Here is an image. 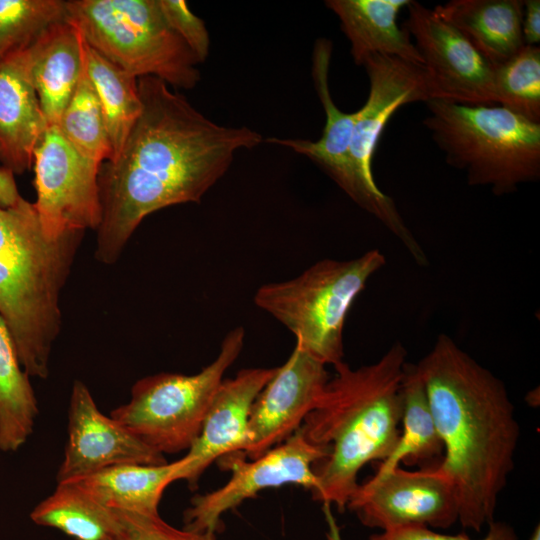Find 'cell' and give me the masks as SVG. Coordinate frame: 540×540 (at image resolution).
<instances>
[{"label": "cell", "mask_w": 540, "mask_h": 540, "mask_svg": "<svg viewBox=\"0 0 540 540\" xmlns=\"http://www.w3.org/2000/svg\"><path fill=\"white\" fill-rule=\"evenodd\" d=\"M416 368L444 446L440 466L455 485L458 521L479 532L494 521L514 467V406L504 383L445 334Z\"/></svg>", "instance_id": "obj_2"}, {"label": "cell", "mask_w": 540, "mask_h": 540, "mask_svg": "<svg viewBox=\"0 0 540 540\" xmlns=\"http://www.w3.org/2000/svg\"><path fill=\"white\" fill-rule=\"evenodd\" d=\"M67 442L57 482H69L107 467L122 464L167 463L159 453L111 416L103 414L88 387L73 383L69 408Z\"/></svg>", "instance_id": "obj_15"}, {"label": "cell", "mask_w": 540, "mask_h": 540, "mask_svg": "<svg viewBox=\"0 0 540 540\" xmlns=\"http://www.w3.org/2000/svg\"><path fill=\"white\" fill-rule=\"evenodd\" d=\"M241 326L223 338L215 360L192 375L158 373L138 380L129 401L110 416L159 453L189 450L227 369L244 345Z\"/></svg>", "instance_id": "obj_8"}, {"label": "cell", "mask_w": 540, "mask_h": 540, "mask_svg": "<svg viewBox=\"0 0 540 540\" xmlns=\"http://www.w3.org/2000/svg\"><path fill=\"white\" fill-rule=\"evenodd\" d=\"M485 537L478 540H517L513 528L503 522L495 520L488 525ZM369 540H475L466 534L446 535L437 533L429 527L421 525H407L384 530L370 536Z\"/></svg>", "instance_id": "obj_32"}, {"label": "cell", "mask_w": 540, "mask_h": 540, "mask_svg": "<svg viewBox=\"0 0 540 540\" xmlns=\"http://www.w3.org/2000/svg\"><path fill=\"white\" fill-rule=\"evenodd\" d=\"M402 417L397 446L382 461L375 474H382L404 463L420 469L438 466L444 446L432 415L428 396L416 365L404 366L401 382Z\"/></svg>", "instance_id": "obj_23"}, {"label": "cell", "mask_w": 540, "mask_h": 540, "mask_svg": "<svg viewBox=\"0 0 540 540\" xmlns=\"http://www.w3.org/2000/svg\"><path fill=\"white\" fill-rule=\"evenodd\" d=\"M403 29L417 48L437 93V99L495 106L494 67L465 36L434 9L417 1L407 4Z\"/></svg>", "instance_id": "obj_13"}, {"label": "cell", "mask_w": 540, "mask_h": 540, "mask_svg": "<svg viewBox=\"0 0 540 540\" xmlns=\"http://www.w3.org/2000/svg\"><path fill=\"white\" fill-rule=\"evenodd\" d=\"M497 105L540 124V47L524 45L494 67Z\"/></svg>", "instance_id": "obj_28"}, {"label": "cell", "mask_w": 540, "mask_h": 540, "mask_svg": "<svg viewBox=\"0 0 540 540\" xmlns=\"http://www.w3.org/2000/svg\"><path fill=\"white\" fill-rule=\"evenodd\" d=\"M329 379L326 365L295 345L252 406L241 454L250 460L258 458L294 434L318 403Z\"/></svg>", "instance_id": "obj_14"}, {"label": "cell", "mask_w": 540, "mask_h": 540, "mask_svg": "<svg viewBox=\"0 0 540 540\" xmlns=\"http://www.w3.org/2000/svg\"><path fill=\"white\" fill-rule=\"evenodd\" d=\"M161 11L174 32L183 40L199 63L206 61L210 37L204 21L184 0H158Z\"/></svg>", "instance_id": "obj_30"}, {"label": "cell", "mask_w": 540, "mask_h": 540, "mask_svg": "<svg viewBox=\"0 0 540 540\" xmlns=\"http://www.w3.org/2000/svg\"><path fill=\"white\" fill-rule=\"evenodd\" d=\"M84 233L49 237L34 203L22 196L0 206V316L29 377L49 375L62 326L60 295Z\"/></svg>", "instance_id": "obj_4"}, {"label": "cell", "mask_w": 540, "mask_h": 540, "mask_svg": "<svg viewBox=\"0 0 540 540\" xmlns=\"http://www.w3.org/2000/svg\"><path fill=\"white\" fill-rule=\"evenodd\" d=\"M434 10L493 67L512 58L525 45L523 0H452Z\"/></svg>", "instance_id": "obj_21"}, {"label": "cell", "mask_w": 540, "mask_h": 540, "mask_svg": "<svg viewBox=\"0 0 540 540\" xmlns=\"http://www.w3.org/2000/svg\"><path fill=\"white\" fill-rule=\"evenodd\" d=\"M406 356L396 342L372 364L353 369L342 361L333 366L334 377L299 428L310 443L328 449L313 467L315 500L344 512L360 470L369 462L384 461L397 446Z\"/></svg>", "instance_id": "obj_3"}, {"label": "cell", "mask_w": 540, "mask_h": 540, "mask_svg": "<svg viewBox=\"0 0 540 540\" xmlns=\"http://www.w3.org/2000/svg\"><path fill=\"white\" fill-rule=\"evenodd\" d=\"M67 17L63 0H0V62L30 48Z\"/></svg>", "instance_id": "obj_29"}, {"label": "cell", "mask_w": 540, "mask_h": 540, "mask_svg": "<svg viewBox=\"0 0 540 540\" xmlns=\"http://www.w3.org/2000/svg\"><path fill=\"white\" fill-rule=\"evenodd\" d=\"M40 526L58 529L76 540H106L122 535L116 510L103 506L73 482L58 483L31 512Z\"/></svg>", "instance_id": "obj_24"}, {"label": "cell", "mask_w": 540, "mask_h": 540, "mask_svg": "<svg viewBox=\"0 0 540 540\" xmlns=\"http://www.w3.org/2000/svg\"><path fill=\"white\" fill-rule=\"evenodd\" d=\"M332 43L319 38L312 54V78L325 112V125L316 140L268 138V143L288 147L318 165L356 204L378 220L379 211L358 181L352 167L350 148L357 111L345 113L334 103L328 82Z\"/></svg>", "instance_id": "obj_17"}, {"label": "cell", "mask_w": 540, "mask_h": 540, "mask_svg": "<svg viewBox=\"0 0 540 540\" xmlns=\"http://www.w3.org/2000/svg\"><path fill=\"white\" fill-rule=\"evenodd\" d=\"M425 103L424 126L447 164L465 171L469 185L489 186L503 195L539 180L540 124L499 105Z\"/></svg>", "instance_id": "obj_5"}, {"label": "cell", "mask_w": 540, "mask_h": 540, "mask_svg": "<svg viewBox=\"0 0 540 540\" xmlns=\"http://www.w3.org/2000/svg\"><path fill=\"white\" fill-rule=\"evenodd\" d=\"M86 72L99 98L113 157L122 149L142 111L137 78L113 64L83 38Z\"/></svg>", "instance_id": "obj_26"}, {"label": "cell", "mask_w": 540, "mask_h": 540, "mask_svg": "<svg viewBox=\"0 0 540 540\" xmlns=\"http://www.w3.org/2000/svg\"><path fill=\"white\" fill-rule=\"evenodd\" d=\"M57 127L84 157L99 164L112 159L113 148L103 110L85 65Z\"/></svg>", "instance_id": "obj_27"}, {"label": "cell", "mask_w": 540, "mask_h": 540, "mask_svg": "<svg viewBox=\"0 0 540 540\" xmlns=\"http://www.w3.org/2000/svg\"><path fill=\"white\" fill-rule=\"evenodd\" d=\"M106 540H126L122 535L107 538Z\"/></svg>", "instance_id": "obj_35"}, {"label": "cell", "mask_w": 540, "mask_h": 540, "mask_svg": "<svg viewBox=\"0 0 540 540\" xmlns=\"http://www.w3.org/2000/svg\"><path fill=\"white\" fill-rule=\"evenodd\" d=\"M30 72L48 126H57L79 81L83 36L67 17L48 29L29 48Z\"/></svg>", "instance_id": "obj_19"}, {"label": "cell", "mask_w": 540, "mask_h": 540, "mask_svg": "<svg viewBox=\"0 0 540 540\" xmlns=\"http://www.w3.org/2000/svg\"><path fill=\"white\" fill-rule=\"evenodd\" d=\"M385 264L378 249L350 260L324 259L295 278L261 285L254 303L295 336L297 347L334 366L343 361L347 314L368 280Z\"/></svg>", "instance_id": "obj_6"}, {"label": "cell", "mask_w": 540, "mask_h": 540, "mask_svg": "<svg viewBox=\"0 0 540 540\" xmlns=\"http://www.w3.org/2000/svg\"><path fill=\"white\" fill-rule=\"evenodd\" d=\"M369 79V94L357 111L350 157L355 175L376 205L379 221L404 245L412 248L416 239L400 215L393 199L377 186L372 159L384 128L403 105L437 99V93L424 65L397 57L372 54L362 65Z\"/></svg>", "instance_id": "obj_9"}, {"label": "cell", "mask_w": 540, "mask_h": 540, "mask_svg": "<svg viewBox=\"0 0 540 540\" xmlns=\"http://www.w3.org/2000/svg\"><path fill=\"white\" fill-rule=\"evenodd\" d=\"M21 197L14 179V175L0 167V206L9 207Z\"/></svg>", "instance_id": "obj_34"}, {"label": "cell", "mask_w": 540, "mask_h": 540, "mask_svg": "<svg viewBox=\"0 0 540 540\" xmlns=\"http://www.w3.org/2000/svg\"><path fill=\"white\" fill-rule=\"evenodd\" d=\"M30 72L29 48L0 62V162L13 175L33 164L48 128Z\"/></svg>", "instance_id": "obj_18"}, {"label": "cell", "mask_w": 540, "mask_h": 540, "mask_svg": "<svg viewBox=\"0 0 540 540\" xmlns=\"http://www.w3.org/2000/svg\"><path fill=\"white\" fill-rule=\"evenodd\" d=\"M277 367H252L223 379L204 419L201 431L183 457L177 480L194 489L203 472L221 457L242 453L248 438L252 406Z\"/></svg>", "instance_id": "obj_16"}, {"label": "cell", "mask_w": 540, "mask_h": 540, "mask_svg": "<svg viewBox=\"0 0 540 540\" xmlns=\"http://www.w3.org/2000/svg\"><path fill=\"white\" fill-rule=\"evenodd\" d=\"M142 111L98 183L101 222L95 258L110 265L143 219L166 207L199 203L241 149L262 143L257 131L219 125L162 80L137 79Z\"/></svg>", "instance_id": "obj_1"}, {"label": "cell", "mask_w": 540, "mask_h": 540, "mask_svg": "<svg viewBox=\"0 0 540 540\" xmlns=\"http://www.w3.org/2000/svg\"><path fill=\"white\" fill-rule=\"evenodd\" d=\"M66 9L86 43L129 75L186 90L200 81L197 58L158 0H68Z\"/></svg>", "instance_id": "obj_7"}, {"label": "cell", "mask_w": 540, "mask_h": 540, "mask_svg": "<svg viewBox=\"0 0 540 540\" xmlns=\"http://www.w3.org/2000/svg\"><path fill=\"white\" fill-rule=\"evenodd\" d=\"M522 35L525 45L540 42V1L523 0Z\"/></svg>", "instance_id": "obj_33"}, {"label": "cell", "mask_w": 540, "mask_h": 540, "mask_svg": "<svg viewBox=\"0 0 540 540\" xmlns=\"http://www.w3.org/2000/svg\"><path fill=\"white\" fill-rule=\"evenodd\" d=\"M183 465V457L160 465L122 464L69 482L112 510L155 516L164 490Z\"/></svg>", "instance_id": "obj_22"}, {"label": "cell", "mask_w": 540, "mask_h": 540, "mask_svg": "<svg viewBox=\"0 0 540 540\" xmlns=\"http://www.w3.org/2000/svg\"><path fill=\"white\" fill-rule=\"evenodd\" d=\"M122 523V536L126 540H217L211 532L178 529L159 515L146 516L117 511Z\"/></svg>", "instance_id": "obj_31"}, {"label": "cell", "mask_w": 540, "mask_h": 540, "mask_svg": "<svg viewBox=\"0 0 540 540\" xmlns=\"http://www.w3.org/2000/svg\"><path fill=\"white\" fill-rule=\"evenodd\" d=\"M410 0H328L325 5L339 18L357 65L382 54L423 65L409 34L397 24L400 10Z\"/></svg>", "instance_id": "obj_20"}, {"label": "cell", "mask_w": 540, "mask_h": 540, "mask_svg": "<svg viewBox=\"0 0 540 540\" xmlns=\"http://www.w3.org/2000/svg\"><path fill=\"white\" fill-rule=\"evenodd\" d=\"M38 413L29 375L0 316V450L14 452L21 448L33 432Z\"/></svg>", "instance_id": "obj_25"}, {"label": "cell", "mask_w": 540, "mask_h": 540, "mask_svg": "<svg viewBox=\"0 0 540 540\" xmlns=\"http://www.w3.org/2000/svg\"><path fill=\"white\" fill-rule=\"evenodd\" d=\"M327 455V448L310 443L298 429L251 461L241 453L221 457L220 464L232 472L230 479L220 488L191 499L184 512V528L216 534L222 530L223 514L264 489L297 484L313 490L317 485L313 467Z\"/></svg>", "instance_id": "obj_10"}, {"label": "cell", "mask_w": 540, "mask_h": 540, "mask_svg": "<svg viewBox=\"0 0 540 540\" xmlns=\"http://www.w3.org/2000/svg\"><path fill=\"white\" fill-rule=\"evenodd\" d=\"M34 202L45 233L58 238L69 231L97 230L101 222L99 169L49 126L33 155Z\"/></svg>", "instance_id": "obj_11"}, {"label": "cell", "mask_w": 540, "mask_h": 540, "mask_svg": "<svg viewBox=\"0 0 540 540\" xmlns=\"http://www.w3.org/2000/svg\"><path fill=\"white\" fill-rule=\"evenodd\" d=\"M346 509L366 527L384 530L421 525L448 528L458 521L455 485L440 466L374 474L350 496Z\"/></svg>", "instance_id": "obj_12"}]
</instances>
